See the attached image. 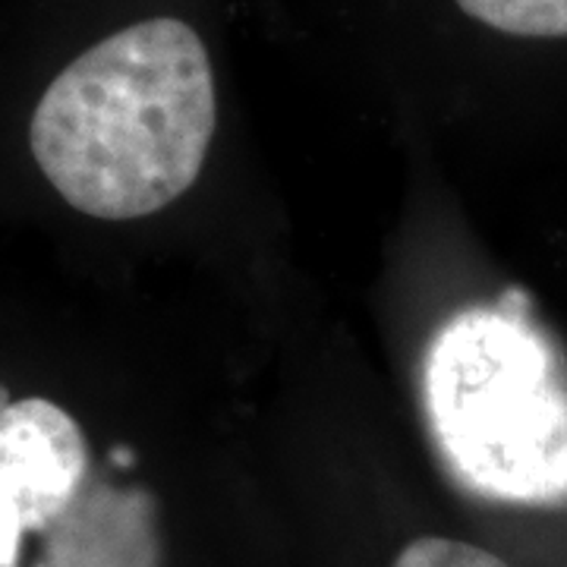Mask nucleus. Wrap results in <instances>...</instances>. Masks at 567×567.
<instances>
[{"label": "nucleus", "mask_w": 567, "mask_h": 567, "mask_svg": "<svg viewBox=\"0 0 567 567\" xmlns=\"http://www.w3.org/2000/svg\"><path fill=\"white\" fill-rule=\"evenodd\" d=\"M218 126L203 35L148 17L85 48L44 89L29 148L48 183L89 218L136 221L199 181Z\"/></svg>", "instance_id": "f257e3e1"}, {"label": "nucleus", "mask_w": 567, "mask_h": 567, "mask_svg": "<svg viewBox=\"0 0 567 567\" xmlns=\"http://www.w3.org/2000/svg\"><path fill=\"white\" fill-rule=\"evenodd\" d=\"M13 404V398H10V391H7V388L0 385V413H3V410H7V406Z\"/></svg>", "instance_id": "6e6552de"}, {"label": "nucleus", "mask_w": 567, "mask_h": 567, "mask_svg": "<svg viewBox=\"0 0 567 567\" xmlns=\"http://www.w3.org/2000/svg\"><path fill=\"white\" fill-rule=\"evenodd\" d=\"M25 533H32L25 488L7 466L0 464V567H20Z\"/></svg>", "instance_id": "0eeeda50"}, {"label": "nucleus", "mask_w": 567, "mask_h": 567, "mask_svg": "<svg viewBox=\"0 0 567 567\" xmlns=\"http://www.w3.org/2000/svg\"><path fill=\"white\" fill-rule=\"evenodd\" d=\"M48 533L39 567H158L155 507L140 488L82 486Z\"/></svg>", "instance_id": "20e7f679"}, {"label": "nucleus", "mask_w": 567, "mask_h": 567, "mask_svg": "<svg viewBox=\"0 0 567 567\" xmlns=\"http://www.w3.org/2000/svg\"><path fill=\"white\" fill-rule=\"evenodd\" d=\"M0 464L25 488L32 533H48L80 498L89 445L80 423L44 398H22L0 413Z\"/></svg>", "instance_id": "7ed1b4c3"}, {"label": "nucleus", "mask_w": 567, "mask_h": 567, "mask_svg": "<svg viewBox=\"0 0 567 567\" xmlns=\"http://www.w3.org/2000/svg\"><path fill=\"white\" fill-rule=\"evenodd\" d=\"M391 567H507L498 555L486 548L457 543V539H442V536H423L413 539L410 546L394 558Z\"/></svg>", "instance_id": "423d86ee"}, {"label": "nucleus", "mask_w": 567, "mask_h": 567, "mask_svg": "<svg viewBox=\"0 0 567 567\" xmlns=\"http://www.w3.org/2000/svg\"><path fill=\"white\" fill-rule=\"evenodd\" d=\"M435 445L473 495L520 507L567 505V375L533 324L473 306L425 353Z\"/></svg>", "instance_id": "f03ea898"}, {"label": "nucleus", "mask_w": 567, "mask_h": 567, "mask_svg": "<svg viewBox=\"0 0 567 567\" xmlns=\"http://www.w3.org/2000/svg\"><path fill=\"white\" fill-rule=\"evenodd\" d=\"M466 20L511 39H567V0H454Z\"/></svg>", "instance_id": "39448f33"}]
</instances>
